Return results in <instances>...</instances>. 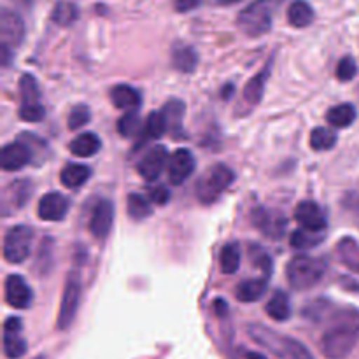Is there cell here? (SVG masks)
I'll use <instances>...</instances> for the list:
<instances>
[{"instance_id":"7c38bea8","label":"cell","mask_w":359,"mask_h":359,"mask_svg":"<svg viewBox=\"0 0 359 359\" xmlns=\"http://www.w3.org/2000/svg\"><path fill=\"white\" fill-rule=\"evenodd\" d=\"M25 39V21L14 11L4 7L0 13V44L16 48Z\"/></svg>"},{"instance_id":"d590c367","label":"cell","mask_w":359,"mask_h":359,"mask_svg":"<svg viewBox=\"0 0 359 359\" xmlns=\"http://www.w3.org/2000/svg\"><path fill=\"white\" fill-rule=\"evenodd\" d=\"M140 118L137 111H126V114H123L118 121V132L119 135L130 139V137L139 135L140 132Z\"/></svg>"},{"instance_id":"9c48e42d","label":"cell","mask_w":359,"mask_h":359,"mask_svg":"<svg viewBox=\"0 0 359 359\" xmlns=\"http://www.w3.org/2000/svg\"><path fill=\"white\" fill-rule=\"evenodd\" d=\"M34 151L28 146V142L25 139L16 140V142H11L7 146H4L2 154H0V165H2V170L6 172H16L21 170L23 167H27L32 160H34Z\"/></svg>"},{"instance_id":"681fc988","label":"cell","mask_w":359,"mask_h":359,"mask_svg":"<svg viewBox=\"0 0 359 359\" xmlns=\"http://www.w3.org/2000/svg\"><path fill=\"white\" fill-rule=\"evenodd\" d=\"M358 273H359V266H358Z\"/></svg>"},{"instance_id":"f1b7e54d","label":"cell","mask_w":359,"mask_h":359,"mask_svg":"<svg viewBox=\"0 0 359 359\" xmlns=\"http://www.w3.org/2000/svg\"><path fill=\"white\" fill-rule=\"evenodd\" d=\"M79 18V9H77L76 4L67 2V0H60L56 2V6L53 7L51 20L55 21L60 27H70L74 25Z\"/></svg>"},{"instance_id":"52a82bcc","label":"cell","mask_w":359,"mask_h":359,"mask_svg":"<svg viewBox=\"0 0 359 359\" xmlns=\"http://www.w3.org/2000/svg\"><path fill=\"white\" fill-rule=\"evenodd\" d=\"M252 224L262 231L265 237L279 241L284 237L287 228V219L280 210L266 209V207H256L251 214Z\"/></svg>"},{"instance_id":"c3c4849f","label":"cell","mask_w":359,"mask_h":359,"mask_svg":"<svg viewBox=\"0 0 359 359\" xmlns=\"http://www.w3.org/2000/svg\"><path fill=\"white\" fill-rule=\"evenodd\" d=\"M34 359H46L44 356H37V358H34Z\"/></svg>"},{"instance_id":"bcb514c9","label":"cell","mask_w":359,"mask_h":359,"mask_svg":"<svg viewBox=\"0 0 359 359\" xmlns=\"http://www.w3.org/2000/svg\"><path fill=\"white\" fill-rule=\"evenodd\" d=\"M216 2L221 4V6H231V4H237L241 0H216Z\"/></svg>"},{"instance_id":"277c9868","label":"cell","mask_w":359,"mask_h":359,"mask_svg":"<svg viewBox=\"0 0 359 359\" xmlns=\"http://www.w3.org/2000/svg\"><path fill=\"white\" fill-rule=\"evenodd\" d=\"M273 2L272 0H255L238 14L237 25L249 37H262L272 28Z\"/></svg>"},{"instance_id":"1f68e13d","label":"cell","mask_w":359,"mask_h":359,"mask_svg":"<svg viewBox=\"0 0 359 359\" xmlns=\"http://www.w3.org/2000/svg\"><path fill=\"white\" fill-rule=\"evenodd\" d=\"M126 207H128L130 217L137 221L146 219V217H149L153 214L151 203L142 195H139V193H130L128 198H126Z\"/></svg>"},{"instance_id":"74e56055","label":"cell","mask_w":359,"mask_h":359,"mask_svg":"<svg viewBox=\"0 0 359 359\" xmlns=\"http://www.w3.org/2000/svg\"><path fill=\"white\" fill-rule=\"evenodd\" d=\"M358 74V65L356 60L353 56H344L342 60L337 65V77H339L342 83H347V81H353Z\"/></svg>"},{"instance_id":"4316f807","label":"cell","mask_w":359,"mask_h":359,"mask_svg":"<svg viewBox=\"0 0 359 359\" xmlns=\"http://www.w3.org/2000/svg\"><path fill=\"white\" fill-rule=\"evenodd\" d=\"M184 102L177 100V98H172L165 104L163 112L167 116V121H168V130L174 133V139H181V133H182V118H184Z\"/></svg>"},{"instance_id":"8992f818","label":"cell","mask_w":359,"mask_h":359,"mask_svg":"<svg viewBox=\"0 0 359 359\" xmlns=\"http://www.w3.org/2000/svg\"><path fill=\"white\" fill-rule=\"evenodd\" d=\"M81 291H83V283H81V277L77 273H70L69 279L65 283V290H63L62 297V305H60L58 312V325L60 332H65L70 328V325L76 319L77 311H79L81 304Z\"/></svg>"},{"instance_id":"3957f363","label":"cell","mask_w":359,"mask_h":359,"mask_svg":"<svg viewBox=\"0 0 359 359\" xmlns=\"http://www.w3.org/2000/svg\"><path fill=\"white\" fill-rule=\"evenodd\" d=\"M235 172L228 165L216 163L207 168L196 182V198L205 205L217 202L221 195L233 184Z\"/></svg>"},{"instance_id":"83f0119b","label":"cell","mask_w":359,"mask_h":359,"mask_svg":"<svg viewBox=\"0 0 359 359\" xmlns=\"http://www.w3.org/2000/svg\"><path fill=\"white\" fill-rule=\"evenodd\" d=\"M241 258H242V251L241 245L237 242H228L223 249H221L219 255V263H221V270L226 276H233V273L238 272L241 269Z\"/></svg>"},{"instance_id":"4fadbf2b","label":"cell","mask_w":359,"mask_h":359,"mask_svg":"<svg viewBox=\"0 0 359 359\" xmlns=\"http://www.w3.org/2000/svg\"><path fill=\"white\" fill-rule=\"evenodd\" d=\"M112 223H114V205H112V202L105 198L98 200L90 217V226H88L90 233L97 241H104L111 233Z\"/></svg>"},{"instance_id":"8d00e7d4","label":"cell","mask_w":359,"mask_h":359,"mask_svg":"<svg viewBox=\"0 0 359 359\" xmlns=\"http://www.w3.org/2000/svg\"><path fill=\"white\" fill-rule=\"evenodd\" d=\"M249 256H251L252 263L262 270L263 276L270 277V273H272V258H270V256L266 255L259 245H251V249H249Z\"/></svg>"},{"instance_id":"60d3db41","label":"cell","mask_w":359,"mask_h":359,"mask_svg":"<svg viewBox=\"0 0 359 359\" xmlns=\"http://www.w3.org/2000/svg\"><path fill=\"white\" fill-rule=\"evenodd\" d=\"M286 358L287 359H314L304 344L298 342V340L294 339H290V337H287L286 340Z\"/></svg>"},{"instance_id":"4dcf8cb0","label":"cell","mask_w":359,"mask_h":359,"mask_svg":"<svg viewBox=\"0 0 359 359\" xmlns=\"http://www.w3.org/2000/svg\"><path fill=\"white\" fill-rule=\"evenodd\" d=\"M167 130H168V121L163 111L151 112V114L147 116L146 126H144V135H146V140L160 139V137L165 135Z\"/></svg>"},{"instance_id":"d6986e66","label":"cell","mask_w":359,"mask_h":359,"mask_svg":"<svg viewBox=\"0 0 359 359\" xmlns=\"http://www.w3.org/2000/svg\"><path fill=\"white\" fill-rule=\"evenodd\" d=\"M273 60V58H272ZM272 60L265 65V69L259 70L244 88V98L249 105H256L262 102L263 93H265L266 81H269L270 72H272Z\"/></svg>"},{"instance_id":"7402d4cb","label":"cell","mask_w":359,"mask_h":359,"mask_svg":"<svg viewBox=\"0 0 359 359\" xmlns=\"http://www.w3.org/2000/svg\"><path fill=\"white\" fill-rule=\"evenodd\" d=\"M102 147V140L98 139L95 133L86 132V133H81L77 135L76 139L70 142L69 149L72 151L74 156H79V158H91L100 151Z\"/></svg>"},{"instance_id":"8fae6325","label":"cell","mask_w":359,"mask_h":359,"mask_svg":"<svg viewBox=\"0 0 359 359\" xmlns=\"http://www.w3.org/2000/svg\"><path fill=\"white\" fill-rule=\"evenodd\" d=\"M168 151L165 146H154L147 151L137 163V172L147 182H154L161 175L163 168L168 165Z\"/></svg>"},{"instance_id":"6da1fadb","label":"cell","mask_w":359,"mask_h":359,"mask_svg":"<svg viewBox=\"0 0 359 359\" xmlns=\"http://www.w3.org/2000/svg\"><path fill=\"white\" fill-rule=\"evenodd\" d=\"M359 339V311L353 307L339 309L330 318L328 328L321 339V351L328 359H344L354 349Z\"/></svg>"},{"instance_id":"d4e9b609","label":"cell","mask_w":359,"mask_h":359,"mask_svg":"<svg viewBox=\"0 0 359 359\" xmlns=\"http://www.w3.org/2000/svg\"><path fill=\"white\" fill-rule=\"evenodd\" d=\"M358 118V111L353 104H340L335 105L326 114V121L335 128H347L353 125Z\"/></svg>"},{"instance_id":"7a4b0ae2","label":"cell","mask_w":359,"mask_h":359,"mask_svg":"<svg viewBox=\"0 0 359 359\" xmlns=\"http://www.w3.org/2000/svg\"><path fill=\"white\" fill-rule=\"evenodd\" d=\"M326 272V262L323 258H314L309 255H298L290 259L286 266L287 283L293 290H311L321 283Z\"/></svg>"},{"instance_id":"603a6c76","label":"cell","mask_w":359,"mask_h":359,"mask_svg":"<svg viewBox=\"0 0 359 359\" xmlns=\"http://www.w3.org/2000/svg\"><path fill=\"white\" fill-rule=\"evenodd\" d=\"M269 318H272L273 321L284 323L291 318V302L284 291H276L273 297L270 298L269 304L265 307Z\"/></svg>"},{"instance_id":"836d02e7","label":"cell","mask_w":359,"mask_h":359,"mask_svg":"<svg viewBox=\"0 0 359 359\" xmlns=\"http://www.w3.org/2000/svg\"><path fill=\"white\" fill-rule=\"evenodd\" d=\"M20 95L21 104H39L41 102V90L32 74H23L20 77Z\"/></svg>"},{"instance_id":"7dc6e473","label":"cell","mask_w":359,"mask_h":359,"mask_svg":"<svg viewBox=\"0 0 359 359\" xmlns=\"http://www.w3.org/2000/svg\"><path fill=\"white\" fill-rule=\"evenodd\" d=\"M245 358H248V359H266L265 356H258L256 353H248V354H245Z\"/></svg>"},{"instance_id":"7bdbcfd3","label":"cell","mask_w":359,"mask_h":359,"mask_svg":"<svg viewBox=\"0 0 359 359\" xmlns=\"http://www.w3.org/2000/svg\"><path fill=\"white\" fill-rule=\"evenodd\" d=\"M202 0H175V11L177 13H189V11L196 9Z\"/></svg>"},{"instance_id":"2e32d148","label":"cell","mask_w":359,"mask_h":359,"mask_svg":"<svg viewBox=\"0 0 359 359\" xmlns=\"http://www.w3.org/2000/svg\"><path fill=\"white\" fill-rule=\"evenodd\" d=\"M294 219L302 224V228H307L312 231H323L326 228V214L319 207V203L312 200L300 202L294 209Z\"/></svg>"},{"instance_id":"9a60e30c","label":"cell","mask_w":359,"mask_h":359,"mask_svg":"<svg viewBox=\"0 0 359 359\" xmlns=\"http://www.w3.org/2000/svg\"><path fill=\"white\" fill-rule=\"evenodd\" d=\"M69 198L62 193L51 191L44 195L39 202L37 214L42 221H62L69 212Z\"/></svg>"},{"instance_id":"ba28073f","label":"cell","mask_w":359,"mask_h":359,"mask_svg":"<svg viewBox=\"0 0 359 359\" xmlns=\"http://www.w3.org/2000/svg\"><path fill=\"white\" fill-rule=\"evenodd\" d=\"M167 167L170 182L172 184L179 186L191 177L193 172H195L196 161L191 151L186 149V147H179V149H175L174 153L170 154Z\"/></svg>"},{"instance_id":"ac0fdd59","label":"cell","mask_w":359,"mask_h":359,"mask_svg":"<svg viewBox=\"0 0 359 359\" xmlns=\"http://www.w3.org/2000/svg\"><path fill=\"white\" fill-rule=\"evenodd\" d=\"M266 286H269V277L263 276L262 279H248L242 280L235 290V297L242 304H252L263 298L266 293Z\"/></svg>"},{"instance_id":"e575fe53","label":"cell","mask_w":359,"mask_h":359,"mask_svg":"<svg viewBox=\"0 0 359 359\" xmlns=\"http://www.w3.org/2000/svg\"><path fill=\"white\" fill-rule=\"evenodd\" d=\"M337 144V133L330 128L319 126L311 133V147L314 151H328Z\"/></svg>"},{"instance_id":"f546056e","label":"cell","mask_w":359,"mask_h":359,"mask_svg":"<svg viewBox=\"0 0 359 359\" xmlns=\"http://www.w3.org/2000/svg\"><path fill=\"white\" fill-rule=\"evenodd\" d=\"M323 241H325V235H323V231H312V230H307V228L294 230L290 237V244L293 245L294 249L318 248Z\"/></svg>"},{"instance_id":"44dd1931","label":"cell","mask_w":359,"mask_h":359,"mask_svg":"<svg viewBox=\"0 0 359 359\" xmlns=\"http://www.w3.org/2000/svg\"><path fill=\"white\" fill-rule=\"evenodd\" d=\"M172 63L179 72L191 74L198 65V55L188 44H177L172 49Z\"/></svg>"},{"instance_id":"ab89813d","label":"cell","mask_w":359,"mask_h":359,"mask_svg":"<svg viewBox=\"0 0 359 359\" xmlns=\"http://www.w3.org/2000/svg\"><path fill=\"white\" fill-rule=\"evenodd\" d=\"M44 116H46V109L41 102H39V104H21L20 118L23 119V121L37 123L41 121Z\"/></svg>"},{"instance_id":"ee69618b","label":"cell","mask_w":359,"mask_h":359,"mask_svg":"<svg viewBox=\"0 0 359 359\" xmlns=\"http://www.w3.org/2000/svg\"><path fill=\"white\" fill-rule=\"evenodd\" d=\"M13 58H14L13 48H9V46L6 44H0V63H2V67H9L11 62H13Z\"/></svg>"},{"instance_id":"f35d334b","label":"cell","mask_w":359,"mask_h":359,"mask_svg":"<svg viewBox=\"0 0 359 359\" xmlns=\"http://www.w3.org/2000/svg\"><path fill=\"white\" fill-rule=\"evenodd\" d=\"M91 119V112L88 105H76L69 116V128L70 130H79L84 125H88Z\"/></svg>"},{"instance_id":"b9f144b4","label":"cell","mask_w":359,"mask_h":359,"mask_svg":"<svg viewBox=\"0 0 359 359\" xmlns=\"http://www.w3.org/2000/svg\"><path fill=\"white\" fill-rule=\"evenodd\" d=\"M149 200L156 205H165L170 200V191L165 186H154V188H149Z\"/></svg>"},{"instance_id":"cb8c5ba5","label":"cell","mask_w":359,"mask_h":359,"mask_svg":"<svg viewBox=\"0 0 359 359\" xmlns=\"http://www.w3.org/2000/svg\"><path fill=\"white\" fill-rule=\"evenodd\" d=\"M287 21L291 27L305 28L314 21V9L305 0H294L287 9Z\"/></svg>"},{"instance_id":"484cf974","label":"cell","mask_w":359,"mask_h":359,"mask_svg":"<svg viewBox=\"0 0 359 359\" xmlns=\"http://www.w3.org/2000/svg\"><path fill=\"white\" fill-rule=\"evenodd\" d=\"M90 175L91 168L86 167V165L69 163L67 167H63L60 179H62V184L65 188H79V186H83L90 179Z\"/></svg>"},{"instance_id":"ffe728a7","label":"cell","mask_w":359,"mask_h":359,"mask_svg":"<svg viewBox=\"0 0 359 359\" xmlns=\"http://www.w3.org/2000/svg\"><path fill=\"white\" fill-rule=\"evenodd\" d=\"M111 100L118 109H128V111H137V107H140L142 104V97L139 91L128 84H118L112 88Z\"/></svg>"},{"instance_id":"30bf717a","label":"cell","mask_w":359,"mask_h":359,"mask_svg":"<svg viewBox=\"0 0 359 359\" xmlns=\"http://www.w3.org/2000/svg\"><path fill=\"white\" fill-rule=\"evenodd\" d=\"M23 323L20 318H7L4 323V354L9 359L23 358L27 354V340L21 337Z\"/></svg>"},{"instance_id":"f6af8a7d","label":"cell","mask_w":359,"mask_h":359,"mask_svg":"<svg viewBox=\"0 0 359 359\" xmlns=\"http://www.w3.org/2000/svg\"><path fill=\"white\" fill-rule=\"evenodd\" d=\"M214 309H216L217 314L223 316V314H226L228 305H226V302H223V300H216V302H214Z\"/></svg>"},{"instance_id":"d6a6232c","label":"cell","mask_w":359,"mask_h":359,"mask_svg":"<svg viewBox=\"0 0 359 359\" xmlns=\"http://www.w3.org/2000/svg\"><path fill=\"white\" fill-rule=\"evenodd\" d=\"M339 255L340 259L346 263V266H349L351 270L358 272L359 266V245L354 238L346 237L339 242Z\"/></svg>"},{"instance_id":"e0dca14e","label":"cell","mask_w":359,"mask_h":359,"mask_svg":"<svg viewBox=\"0 0 359 359\" xmlns=\"http://www.w3.org/2000/svg\"><path fill=\"white\" fill-rule=\"evenodd\" d=\"M2 205L13 207V209H21L25 203L30 200L32 196V184L28 181H16L11 182L6 189H4Z\"/></svg>"},{"instance_id":"5bb4252c","label":"cell","mask_w":359,"mask_h":359,"mask_svg":"<svg viewBox=\"0 0 359 359\" xmlns=\"http://www.w3.org/2000/svg\"><path fill=\"white\" fill-rule=\"evenodd\" d=\"M6 302L13 309H28L34 302V293L21 276H9L6 279Z\"/></svg>"},{"instance_id":"5b68a950","label":"cell","mask_w":359,"mask_h":359,"mask_svg":"<svg viewBox=\"0 0 359 359\" xmlns=\"http://www.w3.org/2000/svg\"><path fill=\"white\" fill-rule=\"evenodd\" d=\"M34 230L25 224H16L9 228L4 237V259L13 265H20L28 258L32 251Z\"/></svg>"}]
</instances>
